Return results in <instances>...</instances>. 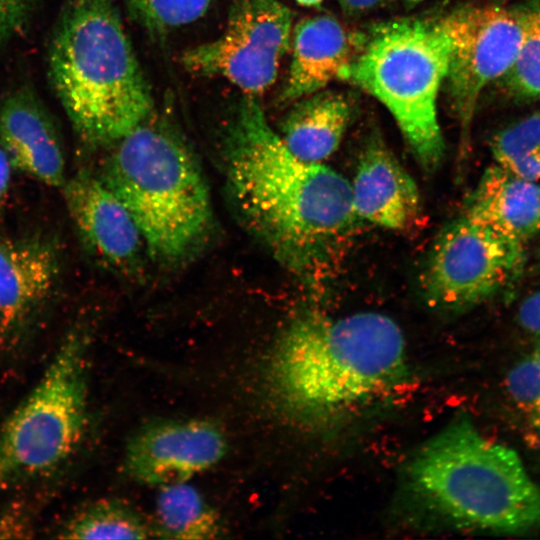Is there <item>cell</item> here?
Listing matches in <instances>:
<instances>
[{"instance_id": "ba28073f", "label": "cell", "mask_w": 540, "mask_h": 540, "mask_svg": "<svg viewBox=\"0 0 540 540\" xmlns=\"http://www.w3.org/2000/svg\"><path fill=\"white\" fill-rule=\"evenodd\" d=\"M523 258V243L463 215L433 243L422 274L425 298L447 311L472 307L508 284Z\"/></svg>"}, {"instance_id": "2e32d148", "label": "cell", "mask_w": 540, "mask_h": 540, "mask_svg": "<svg viewBox=\"0 0 540 540\" xmlns=\"http://www.w3.org/2000/svg\"><path fill=\"white\" fill-rule=\"evenodd\" d=\"M292 58L280 100L297 101L339 79L354 56L353 38L334 17L303 19L292 32Z\"/></svg>"}, {"instance_id": "f546056e", "label": "cell", "mask_w": 540, "mask_h": 540, "mask_svg": "<svg viewBox=\"0 0 540 540\" xmlns=\"http://www.w3.org/2000/svg\"><path fill=\"white\" fill-rule=\"evenodd\" d=\"M297 4L304 7H317L323 0H294Z\"/></svg>"}, {"instance_id": "1f68e13d", "label": "cell", "mask_w": 540, "mask_h": 540, "mask_svg": "<svg viewBox=\"0 0 540 540\" xmlns=\"http://www.w3.org/2000/svg\"><path fill=\"white\" fill-rule=\"evenodd\" d=\"M534 355L536 356L539 364H540V343L537 345V347L532 351Z\"/></svg>"}, {"instance_id": "cb8c5ba5", "label": "cell", "mask_w": 540, "mask_h": 540, "mask_svg": "<svg viewBox=\"0 0 540 540\" xmlns=\"http://www.w3.org/2000/svg\"><path fill=\"white\" fill-rule=\"evenodd\" d=\"M540 149V111L495 134L490 150L498 165Z\"/></svg>"}, {"instance_id": "83f0119b", "label": "cell", "mask_w": 540, "mask_h": 540, "mask_svg": "<svg viewBox=\"0 0 540 540\" xmlns=\"http://www.w3.org/2000/svg\"><path fill=\"white\" fill-rule=\"evenodd\" d=\"M389 0H338L341 8L349 15H361L375 10Z\"/></svg>"}, {"instance_id": "d4e9b609", "label": "cell", "mask_w": 540, "mask_h": 540, "mask_svg": "<svg viewBox=\"0 0 540 540\" xmlns=\"http://www.w3.org/2000/svg\"><path fill=\"white\" fill-rule=\"evenodd\" d=\"M34 4L35 0H0V47L23 32Z\"/></svg>"}, {"instance_id": "d6986e66", "label": "cell", "mask_w": 540, "mask_h": 540, "mask_svg": "<svg viewBox=\"0 0 540 540\" xmlns=\"http://www.w3.org/2000/svg\"><path fill=\"white\" fill-rule=\"evenodd\" d=\"M152 527L154 537L168 539H214L222 532L216 512L186 482L160 487Z\"/></svg>"}, {"instance_id": "5bb4252c", "label": "cell", "mask_w": 540, "mask_h": 540, "mask_svg": "<svg viewBox=\"0 0 540 540\" xmlns=\"http://www.w3.org/2000/svg\"><path fill=\"white\" fill-rule=\"evenodd\" d=\"M55 245L39 237L0 236V331L14 335L51 295L59 276Z\"/></svg>"}, {"instance_id": "3957f363", "label": "cell", "mask_w": 540, "mask_h": 540, "mask_svg": "<svg viewBox=\"0 0 540 540\" xmlns=\"http://www.w3.org/2000/svg\"><path fill=\"white\" fill-rule=\"evenodd\" d=\"M49 77L78 139L116 143L148 120L153 100L113 0H65L48 49Z\"/></svg>"}, {"instance_id": "603a6c76", "label": "cell", "mask_w": 540, "mask_h": 540, "mask_svg": "<svg viewBox=\"0 0 540 540\" xmlns=\"http://www.w3.org/2000/svg\"><path fill=\"white\" fill-rule=\"evenodd\" d=\"M506 387L528 422L540 430V364L533 352L509 370Z\"/></svg>"}, {"instance_id": "52a82bcc", "label": "cell", "mask_w": 540, "mask_h": 540, "mask_svg": "<svg viewBox=\"0 0 540 540\" xmlns=\"http://www.w3.org/2000/svg\"><path fill=\"white\" fill-rule=\"evenodd\" d=\"M85 337L62 341L43 375L0 426V489L46 476L76 451L87 424Z\"/></svg>"}, {"instance_id": "8fae6325", "label": "cell", "mask_w": 540, "mask_h": 540, "mask_svg": "<svg viewBox=\"0 0 540 540\" xmlns=\"http://www.w3.org/2000/svg\"><path fill=\"white\" fill-rule=\"evenodd\" d=\"M223 431L201 419L145 423L128 439L125 468L138 483L162 487L187 482L215 466L227 452Z\"/></svg>"}, {"instance_id": "ac0fdd59", "label": "cell", "mask_w": 540, "mask_h": 540, "mask_svg": "<svg viewBox=\"0 0 540 540\" xmlns=\"http://www.w3.org/2000/svg\"><path fill=\"white\" fill-rule=\"evenodd\" d=\"M352 118L341 93L318 91L297 100L281 124V138L299 159L322 163L339 147Z\"/></svg>"}, {"instance_id": "4fadbf2b", "label": "cell", "mask_w": 540, "mask_h": 540, "mask_svg": "<svg viewBox=\"0 0 540 540\" xmlns=\"http://www.w3.org/2000/svg\"><path fill=\"white\" fill-rule=\"evenodd\" d=\"M0 147L13 169L47 186L64 185L61 139L45 106L28 87L10 92L0 103Z\"/></svg>"}, {"instance_id": "9c48e42d", "label": "cell", "mask_w": 540, "mask_h": 540, "mask_svg": "<svg viewBox=\"0 0 540 540\" xmlns=\"http://www.w3.org/2000/svg\"><path fill=\"white\" fill-rule=\"evenodd\" d=\"M293 14L279 0H236L224 31L183 52V67L197 75L225 78L248 96L276 80L291 46Z\"/></svg>"}, {"instance_id": "8992f818", "label": "cell", "mask_w": 540, "mask_h": 540, "mask_svg": "<svg viewBox=\"0 0 540 540\" xmlns=\"http://www.w3.org/2000/svg\"><path fill=\"white\" fill-rule=\"evenodd\" d=\"M450 43L441 17L404 18L373 26L340 74L390 112L412 155L426 172L445 154L437 99Z\"/></svg>"}, {"instance_id": "5b68a950", "label": "cell", "mask_w": 540, "mask_h": 540, "mask_svg": "<svg viewBox=\"0 0 540 540\" xmlns=\"http://www.w3.org/2000/svg\"><path fill=\"white\" fill-rule=\"evenodd\" d=\"M100 177L137 223L147 254L183 260L213 222L208 186L191 150L166 127L147 121L118 140Z\"/></svg>"}, {"instance_id": "6da1fadb", "label": "cell", "mask_w": 540, "mask_h": 540, "mask_svg": "<svg viewBox=\"0 0 540 540\" xmlns=\"http://www.w3.org/2000/svg\"><path fill=\"white\" fill-rule=\"evenodd\" d=\"M224 147L228 188L248 227L297 271L326 264L359 220L350 182L296 157L255 96L241 102Z\"/></svg>"}, {"instance_id": "9a60e30c", "label": "cell", "mask_w": 540, "mask_h": 540, "mask_svg": "<svg viewBox=\"0 0 540 540\" xmlns=\"http://www.w3.org/2000/svg\"><path fill=\"white\" fill-rule=\"evenodd\" d=\"M350 186L353 210L360 220L403 230L418 217L417 184L378 137L365 145Z\"/></svg>"}, {"instance_id": "ffe728a7", "label": "cell", "mask_w": 540, "mask_h": 540, "mask_svg": "<svg viewBox=\"0 0 540 540\" xmlns=\"http://www.w3.org/2000/svg\"><path fill=\"white\" fill-rule=\"evenodd\" d=\"M65 539H148L153 527L128 502L102 499L76 513L61 529Z\"/></svg>"}, {"instance_id": "f1b7e54d", "label": "cell", "mask_w": 540, "mask_h": 540, "mask_svg": "<svg viewBox=\"0 0 540 540\" xmlns=\"http://www.w3.org/2000/svg\"><path fill=\"white\" fill-rule=\"evenodd\" d=\"M12 169L13 168L7 155L0 147V204L7 196Z\"/></svg>"}, {"instance_id": "484cf974", "label": "cell", "mask_w": 540, "mask_h": 540, "mask_svg": "<svg viewBox=\"0 0 540 540\" xmlns=\"http://www.w3.org/2000/svg\"><path fill=\"white\" fill-rule=\"evenodd\" d=\"M517 318L526 332L540 339V291L530 294L522 301Z\"/></svg>"}, {"instance_id": "4dcf8cb0", "label": "cell", "mask_w": 540, "mask_h": 540, "mask_svg": "<svg viewBox=\"0 0 540 540\" xmlns=\"http://www.w3.org/2000/svg\"><path fill=\"white\" fill-rule=\"evenodd\" d=\"M423 1L425 0H404V2L409 6L417 5Z\"/></svg>"}, {"instance_id": "7a4b0ae2", "label": "cell", "mask_w": 540, "mask_h": 540, "mask_svg": "<svg viewBox=\"0 0 540 540\" xmlns=\"http://www.w3.org/2000/svg\"><path fill=\"white\" fill-rule=\"evenodd\" d=\"M407 348L389 316L308 313L281 333L265 368L274 410L291 424L323 431L392 392L407 374Z\"/></svg>"}, {"instance_id": "44dd1931", "label": "cell", "mask_w": 540, "mask_h": 540, "mask_svg": "<svg viewBox=\"0 0 540 540\" xmlns=\"http://www.w3.org/2000/svg\"><path fill=\"white\" fill-rule=\"evenodd\" d=\"M522 36L517 56L499 80L514 96L540 98V4L521 13Z\"/></svg>"}, {"instance_id": "30bf717a", "label": "cell", "mask_w": 540, "mask_h": 540, "mask_svg": "<svg viewBox=\"0 0 540 540\" xmlns=\"http://www.w3.org/2000/svg\"><path fill=\"white\" fill-rule=\"evenodd\" d=\"M450 43L445 82L467 149L480 96L511 68L522 36L521 12L496 4L459 7L441 17Z\"/></svg>"}, {"instance_id": "7402d4cb", "label": "cell", "mask_w": 540, "mask_h": 540, "mask_svg": "<svg viewBox=\"0 0 540 540\" xmlns=\"http://www.w3.org/2000/svg\"><path fill=\"white\" fill-rule=\"evenodd\" d=\"M213 0H127L134 19L151 31H167L202 17Z\"/></svg>"}, {"instance_id": "277c9868", "label": "cell", "mask_w": 540, "mask_h": 540, "mask_svg": "<svg viewBox=\"0 0 540 540\" xmlns=\"http://www.w3.org/2000/svg\"><path fill=\"white\" fill-rule=\"evenodd\" d=\"M404 473L414 500L457 528L500 534L540 528V485L516 451L464 416L421 445Z\"/></svg>"}, {"instance_id": "e0dca14e", "label": "cell", "mask_w": 540, "mask_h": 540, "mask_svg": "<svg viewBox=\"0 0 540 540\" xmlns=\"http://www.w3.org/2000/svg\"><path fill=\"white\" fill-rule=\"evenodd\" d=\"M464 216L523 243L540 231V186L492 165L469 196Z\"/></svg>"}, {"instance_id": "4316f807", "label": "cell", "mask_w": 540, "mask_h": 540, "mask_svg": "<svg viewBox=\"0 0 540 540\" xmlns=\"http://www.w3.org/2000/svg\"><path fill=\"white\" fill-rule=\"evenodd\" d=\"M502 167L519 178L536 182L540 180V149L513 159Z\"/></svg>"}, {"instance_id": "7c38bea8", "label": "cell", "mask_w": 540, "mask_h": 540, "mask_svg": "<svg viewBox=\"0 0 540 540\" xmlns=\"http://www.w3.org/2000/svg\"><path fill=\"white\" fill-rule=\"evenodd\" d=\"M61 189L71 220L88 250L114 269L136 267L146 252L141 231L100 175L79 170Z\"/></svg>"}]
</instances>
